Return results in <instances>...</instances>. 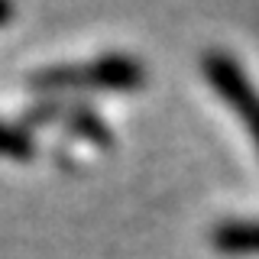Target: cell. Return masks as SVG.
Here are the masks:
<instances>
[{"instance_id": "obj_2", "label": "cell", "mask_w": 259, "mask_h": 259, "mask_svg": "<svg viewBox=\"0 0 259 259\" xmlns=\"http://www.w3.org/2000/svg\"><path fill=\"white\" fill-rule=\"evenodd\" d=\"M201 71L210 81V88L227 101V107L243 120L249 140L259 149V91L249 81V75L243 71V65L233 55H227L224 49H210L201 59Z\"/></svg>"}, {"instance_id": "obj_3", "label": "cell", "mask_w": 259, "mask_h": 259, "mask_svg": "<svg viewBox=\"0 0 259 259\" xmlns=\"http://www.w3.org/2000/svg\"><path fill=\"white\" fill-rule=\"evenodd\" d=\"M210 240L221 253H259V221L256 217L224 221L214 227Z\"/></svg>"}, {"instance_id": "obj_6", "label": "cell", "mask_w": 259, "mask_h": 259, "mask_svg": "<svg viewBox=\"0 0 259 259\" xmlns=\"http://www.w3.org/2000/svg\"><path fill=\"white\" fill-rule=\"evenodd\" d=\"M10 16H13V7H10V4H0V26H4Z\"/></svg>"}, {"instance_id": "obj_1", "label": "cell", "mask_w": 259, "mask_h": 259, "mask_svg": "<svg viewBox=\"0 0 259 259\" xmlns=\"http://www.w3.org/2000/svg\"><path fill=\"white\" fill-rule=\"evenodd\" d=\"M146 84V68L133 55H97L81 65H55L29 75V88L36 91H68V88H84V91H136Z\"/></svg>"}, {"instance_id": "obj_5", "label": "cell", "mask_w": 259, "mask_h": 259, "mask_svg": "<svg viewBox=\"0 0 259 259\" xmlns=\"http://www.w3.org/2000/svg\"><path fill=\"white\" fill-rule=\"evenodd\" d=\"M36 152V140L26 126L20 123H7L0 120V156H10V159H32Z\"/></svg>"}, {"instance_id": "obj_4", "label": "cell", "mask_w": 259, "mask_h": 259, "mask_svg": "<svg viewBox=\"0 0 259 259\" xmlns=\"http://www.w3.org/2000/svg\"><path fill=\"white\" fill-rule=\"evenodd\" d=\"M62 120L71 126V133L84 136V140H91V143H97V146H107V143H110V126H107V120H104L101 113H94L91 107L68 104Z\"/></svg>"}]
</instances>
